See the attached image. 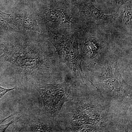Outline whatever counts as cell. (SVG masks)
Returning <instances> with one entry per match:
<instances>
[{
    "instance_id": "cell-1",
    "label": "cell",
    "mask_w": 132,
    "mask_h": 132,
    "mask_svg": "<svg viewBox=\"0 0 132 132\" xmlns=\"http://www.w3.org/2000/svg\"><path fill=\"white\" fill-rule=\"evenodd\" d=\"M96 97L81 95L69 100L66 116L68 123L72 126L79 127L84 124H92L100 128L102 131H109L111 124L109 118L108 106H103V100L98 102Z\"/></svg>"
},
{
    "instance_id": "cell-2",
    "label": "cell",
    "mask_w": 132,
    "mask_h": 132,
    "mask_svg": "<svg viewBox=\"0 0 132 132\" xmlns=\"http://www.w3.org/2000/svg\"><path fill=\"white\" fill-rule=\"evenodd\" d=\"M36 16L39 24L54 32L68 34L80 31L84 27L78 17L77 5L68 3L51 0Z\"/></svg>"
},
{
    "instance_id": "cell-3",
    "label": "cell",
    "mask_w": 132,
    "mask_h": 132,
    "mask_svg": "<svg viewBox=\"0 0 132 132\" xmlns=\"http://www.w3.org/2000/svg\"><path fill=\"white\" fill-rule=\"evenodd\" d=\"M100 72L98 76L95 77L98 79L93 80L97 81L91 82L100 92L119 102L131 98V86L125 82L121 77L115 59L112 57L108 59L100 67Z\"/></svg>"
},
{
    "instance_id": "cell-4",
    "label": "cell",
    "mask_w": 132,
    "mask_h": 132,
    "mask_svg": "<svg viewBox=\"0 0 132 132\" xmlns=\"http://www.w3.org/2000/svg\"><path fill=\"white\" fill-rule=\"evenodd\" d=\"M80 32L62 34L47 31V34L48 40L57 50L59 63L63 62L65 64L75 76L78 71L84 82L85 75L82 71V61L79 46Z\"/></svg>"
},
{
    "instance_id": "cell-5",
    "label": "cell",
    "mask_w": 132,
    "mask_h": 132,
    "mask_svg": "<svg viewBox=\"0 0 132 132\" xmlns=\"http://www.w3.org/2000/svg\"><path fill=\"white\" fill-rule=\"evenodd\" d=\"M35 87L43 102L41 115L50 118H54L59 114L72 94L71 85L66 81L61 84L37 85Z\"/></svg>"
},
{
    "instance_id": "cell-6",
    "label": "cell",
    "mask_w": 132,
    "mask_h": 132,
    "mask_svg": "<svg viewBox=\"0 0 132 132\" xmlns=\"http://www.w3.org/2000/svg\"><path fill=\"white\" fill-rule=\"evenodd\" d=\"M78 17L82 25L102 24L108 23L118 18L119 10L115 13L107 15L104 11L97 9L93 2H88L77 5Z\"/></svg>"
},
{
    "instance_id": "cell-7",
    "label": "cell",
    "mask_w": 132,
    "mask_h": 132,
    "mask_svg": "<svg viewBox=\"0 0 132 132\" xmlns=\"http://www.w3.org/2000/svg\"><path fill=\"white\" fill-rule=\"evenodd\" d=\"M36 18L31 12L23 11L12 16L10 24L14 25L23 33L27 31L40 32V26Z\"/></svg>"
},
{
    "instance_id": "cell-8",
    "label": "cell",
    "mask_w": 132,
    "mask_h": 132,
    "mask_svg": "<svg viewBox=\"0 0 132 132\" xmlns=\"http://www.w3.org/2000/svg\"><path fill=\"white\" fill-rule=\"evenodd\" d=\"M97 39L91 38L84 43V46L80 49L82 61L86 58H94L98 54L100 48Z\"/></svg>"
},
{
    "instance_id": "cell-9",
    "label": "cell",
    "mask_w": 132,
    "mask_h": 132,
    "mask_svg": "<svg viewBox=\"0 0 132 132\" xmlns=\"http://www.w3.org/2000/svg\"><path fill=\"white\" fill-rule=\"evenodd\" d=\"M118 17L124 27L132 33V2L126 4L119 10Z\"/></svg>"
},
{
    "instance_id": "cell-10",
    "label": "cell",
    "mask_w": 132,
    "mask_h": 132,
    "mask_svg": "<svg viewBox=\"0 0 132 132\" xmlns=\"http://www.w3.org/2000/svg\"><path fill=\"white\" fill-rule=\"evenodd\" d=\"M102 132L100 128L92 124H84L76 127L73 132Z\"/></svg>"
},
{
    "instance_id": "cell-11",
    "label": "cell",
    "mask_w": 132,
    "mask_h": 132,
    "mask_svg": "<svg viewBox=\"0 0 132 132\" xmlns=\"http://www.w3.org/2000/svg\"><path fill=\"white\" fill-rule=\"evenodd\" d=\"M112 5L116 10L118 11L123 6L132 2V0H110Z\"/></svg>"
},
{
    "instance_id": "cell-12",
    "label": "cell",
    "mask_w": 132,
    "mask_h": 132,
    "mask_svg": "<svg viewBox=\"0 0 132 132\" xmlns=\"http://www.w3.org/2000/svg\"><path fill=\"white\" fill-rule=\"evenodd\" d=\"M16 87H14L13 88H10V89H7V88H4L0 86V99L2 98L4 95L8 92L16 89ZM0 112L2 113L1 111V109H0Z\"/></svg>"
},
{
    "instance_id": "cell-13",
    "label": "cell",
    "mask_w": 132,
    "mask_h": 132,
    "mask_svg": "<svg viewBox=\"0 0 132 132\" xmlns=\"http://www.w3.org/2000/svg\"><path fill=\"white\" fill-rule=\"evenodd\" d=\"M15 120H16V119H14L12 121L10 122L9 123H7V124L0 125V132H5L6 130L7 129V128L9 127V126L12 125V123H13Z\"/></svg>"
},
{
    "instance_id": "cell-14",
    "label": "cell",
    "mask_w": 132,
    "mask_h": 132,
    "mask_svg": "<svg viewBox=\"0 0 132 132\" xmlns=\"http://www.w3.org/2000/svg\"><path fill=\"white\" fill-rule=\"evenodd\" d=\"M98 0H75L76 5H78L85 3L91 2H93L96 1Z\"/></svg>"
},
{
    "instance_id": "cell-15",
    "label": "cell",
    "mask_w": 132,
    "mask_h": 132,
    "mask_svg": "<svg viewBox=\"0 0 132 132\" xmlns=\"http://www.w3.org/2000/svg\"><path fill=\"white\" fill-rule=\"evenodd\" d=\"M17 113H18V112H15L14 113H13L12 114H11V115L9 116V117H7L6 118H5V119L0 120V125H1V124H2V123H3L5 120H6L9 119V118H11L12 116H13L15 115V114Z\"/></svg>"
}]
</instances>
